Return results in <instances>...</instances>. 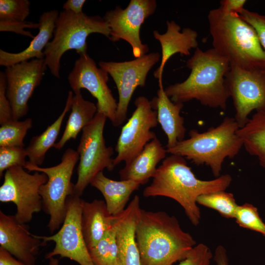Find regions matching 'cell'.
I'll list each match as a JSON object with an SVG mask.
<instances>
[{
	"mask_svg": "<svg viewBox=\"0 0 265 265\" xmlns=\"http://www.w3.org/2000/svg\"><path fill=\"white\" fill-rule=\"evenodd\" d=\"M85 2V0H68L64 3L63 9L79 14L83 12L82 9Z\"/></svg>",
	"mask_w": 265,
	"mask_h": 265,
	"instance_id": "obj_40",
	"label": "cell"
},
{
	"mask_svg": "<svg viewBox=\"0 0 265 265\" xmlns=\"http://www.w3.org/2000/svg\"><path fill=\"white\" fill-rule=\"evenodd\" d=\"M246 151L265 168V111H256L237 131Z\"/></svg>",
	"mask_w": 265,
	"mask_h": 265,
	"instance_id": "obj_27",
	"label": "cell"
},
{
	"mask_svg": "<svg viewBox=\"0 0 265 265\" xmlns=\"http://www.w3.org/2000/svg\"><path fill=\"white\" fill-rule=\"evenodd\" d=\"M68 80L74 93L87 89L97 101V112L104 114L112 124L114 122L117 102L107 84L108 74L98 67L87 53L76 60Z\"/></svg>",
	"mask_w": 265,
	"mask_h": 265,
	"instance_id": "obj_15",
	"label": "cell"
},
{
	"mask_svg": "<svg viewBox=\"0 0 265 265\" xmlns=\"http://www.w3.org/2000/svg\"><path fill=\"white\" fill-rule=\"evenodd\" d=\"M72 99L71 112L60 140L53 146L57 150L63 148L71 139H75L81 130L94 118L97 112L96 105L85 100L81 91L74 93Z\"/></svg>",
	"mask_w": 265,
	"mask_h": 265,
	"instance_id": "obj_25",
	"label": "cell"
},
{
	"mask_svg": "<svg viewBox=\"0 0 265 265\" xmlns=\"http://www.w3.org/2000/svg\"><path fill=\"white\" fill-rule=\"evenodd\" d=\"M83 200L74 194L68 197L64 222L59 230L51 236L36 235L47 243H55L54 248L45 256L46 259L59 255L67 258L80 265H94L85 243L81 227Z\"/></svg>",
	"mask_w": 265,
	"mask_h": 265,
	"instance_id": "obj_10",
	"label": "cell"
},
{
	"mask_svg": "<svg viewBox=\"0 0 265 265\" xmlns=\"http://www.w3.org/2000/svg\"><path fill=\"white\" fill-rule=\"evenodd\" d=\"M141 210L139 197L136 195L125 210L116 215L114 225L117 256L115 265H142L135 237Z\"/></svg>",
	"mask_w": 265,
	"mask_h": 265,
	"instance_id": "obj_18",
	"label": "cell"
},
{
	"mask_svg": "<svg viewBox=\"0 0 265 265\" xmlns=\"http://www.w3.org/2000/svg\"><path fill=\"white\" fill-rule=\"evenodd\" d=\"M245 0H222L219 7L226 14L233 15H240L242 12Z\"/></svg>",
	"mask_w": 265,
	"mask_h": 265,
	"instance_id": "obj_38",
	"label": "cell"
},
{
	"mask_svg": "<svg viewBox=\"0 0 265 265\" xmlns=\"http://www.w3.org/2000/svg\"><path fill=\"white\" fill-rule=\"evenodd\" d=\"M167 150L159 140L155 138L144 147L142 151L121 169L119 174L122 180H131L145 184L153 178L157 171V165L165 159Z\"/></svg>",
	"mask_w": 265,
	"mask_h": 265,
	"instance_id": "obj_22",
	"label": "cell"
},
{
	"mask_svg": "<svg viewBox=\"0 0 265 265\" xmlns=\"http://www.w3.org/2000/svg\"><path fill=\"white\" fill-rule=\"evenodd\" d=\"M239 128L235 118L225 117L218 126L206 132L191 130L189 138L166 149L167 153L185 157L197 165L209 166L217 178L225 159L234 158L243 146L237 134Z\"/></svg>",
	"mask_w": 265,
	"mask_h": 265,
	"instance_id": "obj_5",
	"label": "cell"
},
{
	"mask_svg": "<svg viewBox=\"0 0 265 265\" xmlns=\"http://www.w3.org/2000/svg\"><path fill=\"white\" fill-rule=\"evenodd\" d=\"M28 0H0V22H23L30 13Z\"/></svg>",
	"mask_w": 265,
	"mask_h": 265,
	"instance_id": "obj_31",
	"label": "cell"
},
{
	"mask_svg": "<svg viewBox=\"0 0 265 265\" xmlns=\"http://www.w3.org/2000/svg\"><path fill=\"white\" fill-rule=\"evenodd\" d=\"M197 204L216 211L227 218H234L238 205L232 193L221 190L198 196Z\"/></svg>",
	"mask_w": 265,
	"mask_h": 265,
	"instance_id": "obj_29",
	"label": "cell"
},
{
	"mask_svg": "<svg viewBox=\"0 0 265 265\" xmlns=\"http://www.w3.org/2000/svg\"><path fill=\"white\" fill-rule=\"evenodd\" d=\"M32 126L30 118L23 121L12 119L2 124L0 127V147H24V139Z\"/></svg>",
	"mask_w": 265,
	"mask_h": 265,
	"instance_id": "obj_30",
	"label": "cell"
},
{
	"mask_svg": "<svg viewBox=\"0 0 265 265\" xmlns=\"http://www.w3.org/2000/svg\"><path fill=\"white\" fill-rule=\"evenodd\" d=\"M47 67L44 58H34L5 67L6 96L13 119L19 120L27 114L28 101L40 84Z\"/></svg>",
	"mask_w": 265,
	"mask_h": 265,
	"instance_id": "obj_16",
	"label": "cell"
},
{
	"mask_svg": "<svg viewBox=\"0 0 265 265\" xmlns=\"http://www.w3.org/2000/svg\"><path fill=\"white\" fill-rule=\"evenodd\" d=\"M47 181L44 173L35 171L30 174L23 167H12L4 173L0 187V201L13 203L16 206L17 219L26 224L32 220L34 214L43 209L40 188Z\"/></svg>",
	"mask_w": 265,
	"mask_h": 265,
	"instance_id": "obj_9",
	"label": "cell"
},
{
	"mask_svg": "<svg viewBox=\"0 0 265 265\" xmlns=\"http://www.w3.org/2000/svg\"><path fill=\"white\" fill-rule=\"evenodd\" d=\"M234 218L240 227L260 233L265 237V223L260 217L257 208L252 204L238 205Z\"/></svg>",
	"mask_w": 265,
	"mask_h": 265,
	"instance_id": "obj_32",
	"label": "cell"
},
{
	"mask_svg": "<svg viewBox=\"0 0 265 265\" xmlns=\"http://www.w3.org/2000/svg\"><path fill=\"white\" fill-rule=\"evenodd\" d=\"M39 23L24 21L23 22L5 23L0 22V31H11L17 34L28 36L32 39L34 36L29 31L25 30V28H38Z\"/></svg>",
	"mask_w": 265,
	"mask_h": 265,
	"instance_id": "obj_37",
	"label": "cell"
},
{
	"mask_svg": "<svg viewBox=\"0 0 265 265\" xmlns=\"http://www.w3.org/2000/svg\"><path fill=\"white\" fill-rule=\"evenodd\" d=\"M56 10L45 12L39 20V32L34 36L29 45L24 50L11 53L0 50V65L7 67L31 59H43L44 50L53 37L56 20L59 15Z\"/></svg>",
	"mask_w": 265,
	"mask_h": 265,
	"instance_id": "obj_21",
	"label": "cell"
},
{
	"mask_svg": "<svg viewBox=\"0 0 265 265\" xmlns=\"http://www.w3.org/2000/svg\"><path fill=\"white\" fill-rule=\"evenodd\" d=\"M186 66L191 71L187 78L164 89L171 100L184 103L195 99L202 105L225 109L230 97L225 80L229 61L213 48L203 51L197 48Z\"/></svg>",
	"mask_w": 265,
	"mask_h": 265,
	"instance_id": "obj_3",
	"label": "cell"
},
{
	"mask_svg": "<svg viewBox=\"0 0 265 265\" xmlns=\"http://www.w3.org/2000/svg\"><path fill=\"white\" fill-rule=\"evenodd\" d=\"M15 215L0 211V246L26 265H35L39 248L46 242L32 234Z\"/></svg>",
	"mask_w": 265,
	"mask_h": 265,
	"instance_id": "obj_17",
	"label": "cell"
},
{
	"mask_svg": "<svg viewBox=\"0 0 265 265\" xmlns=\"http://www.w3.org/2000/svg\"><path fill=\"white\" fill-rule=\"evenodd\" d=\"M160 57L158 52H153L130 61L99 62V67L113 79L118 92L115 118L112 123L114 126H120L125 121L134 90L138 86H145L149 72L159 61Z\"/></svg>",
	"mask_w": 265,
	"mask_h": 265,
	"instance_id": "obj_11",
	"label": "cell"
},
{
	"mask_svg": "<svg viewBox=\"0 0 265 265\" xmlns=\"http://www.w3.org/2000/svg\"><path fill=\"white\" fill-rule=\"evenodd\" d=\"M49 260L48 265H59V260L55 257H52Z\"/></svg>",
	"mask_w": 265,
	"mask_h": 265,
	"instance_id": "obj_42",
	"label": "cell"
},
{
	"mask_svg": "<svg viewBox=\"0 0 265 265\" xmlns=\"http://www.w3.org/2000/svg\"><path fill=\"white\" fill-rule=\"evenodd\" d=\"M225 80L236 111L234 118L242 128L253 110L265 111V68L246 70L230 66Z\"/></svg>",
	"mask_w": 265,
	"mask_h": 265,
	"instance_id": "obj_12",
	"label": "cell"
},
{
	"mask_svg": "<svg viewBox=\"0 0 265 265\" xmlns=\"http://www.w3.org/2000/svg\"><path fill=\"white\" fill-rule=\"evenodd\" d=\"M73 96V91H69L64 109L57 119L42 133L31 139L26 148L29 163L39 166L43 164L47 151L55 143L66 114L71 109Z\"/></svg>",
	"mask_w": 265,
	"mask_h": 265,
	"instance_id": "obj_26",
	"label": "cell"
},
{
	"mask_svg": "<svg viewBox=\"0 0 265 265\" xmlns=\"http://www.w3.org/2000/svg\"><path fill=\"white\" fill-rule=\"evenodd\" d=\"M116 215L109 214L105 200H83L81 214V227L85 243L89 249L105 236L113 225Z\"/></svg>",
	"mask_w": 265,
	"mask_h": 265,
	"instance_id": "obj_23",
	"label": "cell"
},
{
	"mask_svg": "<svg viewBox=\"0 0 265 265\" xmlns=\"http://www.w3.org/2000/svg\"><path fill=\"white\" fill-rule=\"evenodd\" d=\"M134 104L135 109L123 126L115 146L117 155L113 159L115 166L122 161L129 163L148 143L157 137L151 129L158 125L157 112L153 109L150 101L141 96Z\"/></svg>",
	"mask_w": 265,
	"mask_h": 265,
	"instance_id": "obj_13",
	"label": "cell"
},
{
	"mask_svg": "<svg viewBox=\"0 0 265 265\" xmlns=\"http://www.w3.org/2000/svg\"><path fill=\"white\" fill-rule=\"evenodd\" d=\"M208 19L212 48L231 66L265 68V51L257 34L239 15L226 14L218 7L210 11Z\"/></svg>",
	"mask_w": 265,
	"mask_h": 265,
	"instance_id": "obj_4",
	"label": "cell"
},
{
	"mask_svg": "<svg viewBox=\"0 0 265 265\" xmlns=\"http://www.w3.org/2000/svg\"><path fill=\"white\" fill-rule=\"evenodd\" d=\"M135 237L142 265H173L184 260L196 245L177 218L164 211L141 209Z\"/></svg>",
	"mask_w": 265,
	"mask_h": 265,
	"instance_id": "obj_2",
	"label": "cell"
},
{
	"mask_svg": "<svg viewBox=\"0 0 265 265\" xmlns=\"http://www.w3.org/2000/svg\"><path fill=\"white\" fill-rule=\"evenodd\" d=\"M212 257L210 248L200 243L194 246L178 265H210Z\"/></svg>",
	"mask_w": 265,
	"mask_h": 265,
	"instance_id": "obj_34",
	"label": "cell"
},
{
	"mask_svg": "<svg viewBox=\"0 0 265 265\" xmlns=\"http://www.w3.org/2000/svg\"><path fill=\"white\" fill-rule=\"evenodd\" d=\"M90 185L101 192L108 212L112 215L119 214L125 210L131 194L141 185L131 180L118 181L110 179L103 171L93 178Z\"/></svg>",
	"mask_w": 265,
	"mask_h": 265,
	"instance_id": "obj_24",
	"label": "cell"
},
{
	"mask_svg": "<svg viewBox=\"0 0 265 265\" xmlns=\"http://www.w3.org/2000/svg\"><path fill=\"white\" fill-rule=\"evenodd\" d=\"M151 184L143 191L145 197L164 196L171 198L183 208L190 222L197 226L201 212L196 202L198 196L225 190L232 178L224 174L211 180L196 178L185 159L172 155L165 158L157 168Z\"/></svg>",
	"mask_w": 265,
	"mask_h": 265,
	"instance_id": "obj_1",
	"label": "cell"
},
{
	"mask_svg": "<svg viewBox=\"0 0 265 265\" xmlns=\"http://www.w3.org/2000/svg\"><path fill=\"white\" fill-rule=\"evenodd\" d=\"M167 30L163 34L158 30L153 31L156 39L158 40L161 47V61L159 66L154 72L155 78L159 80V83H162V75L165 65L169 59L176 53L189 55L191 49L198 48L197 32L189 28L186 27L182 31L181 26L175 21H166Z\"/></svg>",
	"mask_w": 265,
	"mask_h": 265,
	"instance_id": "obj_19",
	"label": "cell"
},
{
	"mask_svg": "<svg viewBox=\"0 0 265 265\" xmlns=\"http://www.w3.org/2000/svg\"><path fill=\"white\" fill-rule=\"evenodd\" d=\"M0 265H26L0 246Z\"/></svg>",
	"mask_w": 265,
	"mask_h": 265,
	"instance_id": "obj_39",
	"label": "cell"
},
{
	"mask_svg": "<svg viewBox=\"0 0 265 265\" xmlns=\"http://www.w3.org/2000/svg\"><path fill=\"white\" fill-rule=\"evenodd\" d=\"M79 160L78 152L68 148L56 165L41 167L26 161L24 167L29 171L44 173L48 177L47 182L40 188V194L43 209L50 216L47 227L51 233L59 229L64 222L67 199L73 194L74 184L71 178Z\"/></svg>",
	"mask_w": 265,
	"mask_h": 265,
	"instance_id": "obj_7",
	"label": "cell"
},
{
	"mask_svg": "<svg viewBox=\"0 0 265 265\" xmlns=\"http://www.w3.org/2000/svg\"><path fill=\"white\" fill-rule=\"evenodd\" d=\"M6 80L3 72H0V124L13 119L12 110L6 96Z\"/></svg>",
	"mask_w": 265,
	"mask_h": 265,
	"instance_id": "obj_36",
	"label": "cell"
},
{
	"mask_svg": "<svg viewBox=\"0 0 265 265\" xmlns=\"http://www.w3.org/2000/svg\"><path fill=\"white\" fill-rule=\"evenodd\" d=\"M94 33L109 39L110 29L103 18L88 16L84 12L76 14L64 10L60 12L53 38L44 51L45 62L51 74L57 78L60 77V60L67 51L75 50L80 55L87 53L86 39Z\"/></svg>",
	"mask_w": 265,
	"mask_h": 265,
	"instance_id": "obj_6",
	"label": "cell"
},
{
	"mask_svg": "<svg viewBox=\"0 0 265 265\" xmlns=\"http://www.w3.org/2000/svg\"><path fill=\"white\" fill-rule=\"evenodd\" d=\"M107 117L97 112L93 120L82 130L77 150L79 163L78 179L74 184L73 194L80 197L93 178L104 169L112 171L115 166L113 148L107 147L104 129Z\"/></svg>",
	"mask_w": 265,
	"mask_h": 265,
	"instance_id": "obj_8",
	"label": "cell"
},
{
	"mask_svg": "<svg viewBox=\"0 0 265 265\" xmlns=\"http://www.w3.org/2000/svg\"><path fill=\"white\" fill-rule=\"evenodd\" d=\"M157 6L155 0H131L125 9L117 6L107 11L103 19L110 29L109 39L113 42L120 39L127 42L136 58L147 54L149 48L140 39V27L145 19L155 13Z\"/></svg>",
	"mask_w": 265,
	"mask_h": 265,
	"instance_id": "obj_14",
	"label": "cell"
},
{
	"mask_svg": "<svg viewBox=\"0 0 265 265\" xmlns=\"http://www.w3.org/2000/svg\"><path fill=\"white\" fill-rule=\"evenodd\" d=\"M213 259L216 265H229L227 251L222 245H219L216 247Z\"/></svg>",
	"mask_w": 265,
	"mask_h": 265,
	"instance_id": "obj_41",
	"label": "cell"
},
{
	"mask_svg": "<svg viewBox=\"0 0 265 265\" xmlns=\"http://www.w3.org/2000/svg\"><path fill=\"white\" fill-rule=\"evenodd\" d=\"M239 16L254 28L261 46L265 51V15L244 8Z\"/></svg>",
	"mask_w": 265,
	"mask_h": 265,
	"instance_id": "obj_35",
	"label": "cell"
},
{
	"mask_svg": "<svg viewBox=\"0 0 265 265\" xmlns=\"http://www.w3.org/2000/svg\"><path fill=\"white\" fill-rule=\"evenodd\" d=\"M159 86L157 96L150 103L153 109L157 112L158 122L167 136L168 149L184 139L186 129L184 118L180 115L184 104L173 102L166 94L162 83H159Z\"/></svg>",
	"mask_w": 265,
	"mask_h": 265,
	"instance_id": "obj_20",
	"label": "cell"
},
{
	"mask_svg": "<svg viewBox=\"0 0 265 265\" xmlns=\"http://www.w3.org/2000/svg\"><path fill=\"white\" fill-rule=\"evenodd\" d=\"M89 252L94 265H115L117 246L114 222L105 236Z\"/></svg>",
	"mask_w": 265,
	"mask_h": 265,
	"instance_id": "obj_28",
	"label": "cell"
},
{
	"mask_svg": "<svg viewBox=\"0 0 265 265\" xmlns=\"http://www.w3.org/2000/svg\"><path fill=\"white\" fill-rule=\"evenodd\" d=\"M27 157L24 147H0V177L8 169L13 166L25 167Z\"/></svg>",
	"mask_w": 265,
	"mask_h": 265,
	"instance_id": "obj_33",
	"label": "cell"
}]
</instances>
